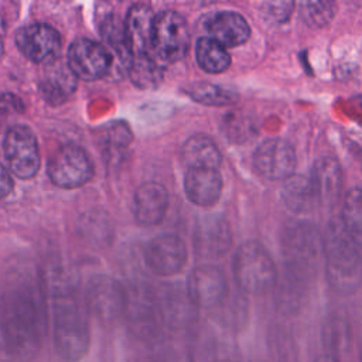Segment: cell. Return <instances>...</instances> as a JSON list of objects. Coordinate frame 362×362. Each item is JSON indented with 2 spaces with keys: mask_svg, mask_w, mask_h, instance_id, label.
<instances>
[{
  "mask_svg": "<svg viewBox=\"0 0 362 362\" xmlns=\"http://www.w3.org/2000/svg\"><path fill=\"white\" fill-rule=\"evenodd\" d=\"M184 240L174 233H164L151 239L144 249L147 267L158 276H173L187 263Z\"/></svg>",
  "mask_w": 362,
  "mask_h": 362,
  "instance_id": "cell-13",
  "label": "cell"
},
{
  "mask_svg": "<svg viewBox=\"0 0 362 362\" xmlns=\"http://www.w3.org/2000/svg\"><path fill=\"white\" fill-rule=\"evenodd\" d=\"M126 305L124 314L134 324L150 322L157 313V301L154 291L146 284H133L124 288Z\"/></svg>",
  "mask_w": 362,
  "mask_h": 362,
  "instance_id": "cell-27",
  "label": "cell"
},
{
  "mask_svg": "<svg viewBox=\"0 0 362 362\" xmlns=\"http://www.w3.org/2000/svg\"><path fill=\"white\" fill-rule=\"evenodd\" d=\"M281 198L286 206L296 214H307L321 205L310 175L293 174L288 177L283 184Z\"/></svg>",
  "mask_w": 362,
  "mask_h": 362,
  "instance_id": "cell-25",
  "label": "cell"
},
{
  "mask_svg": "<svg viewBox=\"0 0 362 362\" xmlns=\"http://www.w3.org/2000/svg\"><path fill=\"white\" fill-rule=\"evenodd\" d=\"M189 45V28L182 14L164 10L154 18L150 54L160 65L180 61Z\"/></svg>",
  "mask_w": 362,
  "mask_h": 362,
  "instance_id": "cell-6",
  "label": "cell"
},
{
  "mask_svg": "<svg viewBox=\"0 0 362 362\" xmlns=\"http://www.w3.org/2000/svg\"><path fill=\"white\" fill-rule=\"evenodd\" d=\"M88 310L100 321L110 322L124 313L126 294L124 287L115 279L98 274L93 276L85 293Z\"/></svg>",
  "mask_w": 362,
  "mask_h": 362,
  "instance_id": "cell-11",
  "label": "cell"
},
{
  "mask_svg": "<svg viewBox=\"0 0 362 362\" xmlns=\"http://www.w3.org/2000/svg\"><path fill=\"white\" fill-rule=\"evenodd\" d=\"M66 64L76 78L96 81L112 72L113 57L103 44L89 38H78L69 45Z\"/></svg>",
  "mask_w": 362,
  "mask_h": 362,
  "instance_id": "cell-9",
  "label": "cell"
},
{
  "mask_svg": "<svg viewBox=\"0 0 362 362\" xmlns=\"http://www.w3.org/2000/svg\"><path fill=\"white\" fill-rule=\"evenodd\" d=\"M281 250L286 269L311 277L324 256L322 233L307 221H291L281 232Z\"/></svg>",
  "mask_w": 362,
  "mask_h": 362,
  "instance_id": "cell-3",
  "label": "cell"
},
{
  "mask_svg": "<svg viewBox=\"0 0 362 362\" xmlns=\"http://www.w3.org/2000/svg\"><path fill=\"white\" fill-rule=\"evenodd\" d=\"M308 277L284 269L281 279L276 281L274 303L276 308L284 315H293L300 311L307 296Z\"/></svg>",
  "mask_w": 362,
  "mask_h": 362,
  "instance_id": "cell-23",
  "label": "cell"
},
{
  "mask_svg": "<svg viewBox=\"0 0 362 362\" xmlns=\"http://www.w3.org/2000/svg\"><path fill=\"white\" fill-rule=\"evenodd\" d=\"M13 361H14L13 351L10 348L7 337L0 324V362H13Z\"/></svg>",
  "mask_w": 362,
  "mask_h": 362,
  "instance_id": "cell-40",
  "label": "cell"
},
{
  "mask_svg": "<svg viewBox=\"0 0 362 362\" xmlns=\"http://www.w3.org/2000/svg\"><path fill=\"white\" fill-rule=\"evenodd\" d=\"M197 62L205 72L221 74L229 68L230 55L211 37H202L197 42Z\"/></svg>",
  "mask_w": 362,
  "mask_h": 362,
  "instance_id": "cell-29",
  "label": "cell"
},
{
  "mask_svg": "<svg viewBox=\"0 0 362 362\" xmlns=\"http://www.w3.org/2000/svg\"><path fill=\"white\" fill-rule=\"evenodd\" d=\"M225 132L230 140L243 141L255 133V122L247 115L232 112L225 117Z\"/></svg>",
  "mask_w": 362,
  "mask_h": 362,
  "instance_id": "cell-36",
  "label": "cell"
},
{
  "mask_svg": "<svg viewBox=\"0 0 362 362\" xmlns=\"http://www.w3.org/2000/svg\"><path fill=\"white\" fill-rule=\"evenodd\" d=\"M143 362H156V361H143Z\"/></svg>",
  "mask_w": 362,
  "mask_h": 362,
  "instance_id": "cell-44",
  "label": "cell"
},
{
  "mask_svg": "<svg viewBox=\"0 0 362 362\" xmlns=\"http://www.w3.org/2000/svg\"><path fill=\"white\" fill-rule=\"evenodd\" d=\"M79 229L85 239L93 245H103V240H109L112 235L110 225L105 223V216L102 214H86L82 218Z\"/></svg>",
  "mask_w": 362,
  "mask_h": 362,
  "instance_id": "cell-34",
  "label": "cell"
},
{
  "mask_svg": "<svg viewBox=\"0 0 362 362\" xmlns=\"http://www.w3.org/2000/svg\"><path fill=\"white\" fill-rule=\"evenodd\" d=\"M218 362H232V361H229V359H223V361H218Z\"/></svg>",
  "mask_w": 362,
  "mask_h": 362,
  "instance_id": "cell-43",
  "label": "cell"
},
{
  "mask_svg": "<svg viewBox=\"0 0 362 362\" xmlns=\"http://www.w3.org/2000/svg\"><path fill=\"white\" fill-rule=\"evenodd\" d=\"M3 54H4V45H3V40H1V37H0V61H1Z\"/></svg>",
  "mask_w": 362,
  "mask_h": 362,
  "instance_id": "cell-42",
  "label": "cell"
},
{
  "mask_svg": "<svg viewBox=\"0 0 362 362\" xmlns=\"http://www.w3.org/2000/svg\"><path fill=\"white\" fill-rule=\"evenodd\" d=\"M13 189V178L8 173V170H6L4 165L0 164V199L7 197Z\"/></svg>",
  "mask_w": 362,
  "mask_h": 362,
  "instance_id": "cell-39",
  "label": "cell"
},
{
  "mask_svg": "<svg viewBox=\"0 0 362 362\" xmlns=\"http://www.w3.org/2000/svg\"><path fill=\"white\" fill-rule=\"evenodd\" d=\"M294 8L293 1H269L263 4V13L274 23H284Z\"/></svg>",
  "mask_w": 362,
  "mask_h": 362,
  "instance_id": "cell-37",
  "label": "cell"
},
{
  "mask_svg": "<svg viewBox=\"0 0 362 362\" xmlns=\"http://www.w3.org/2000/svg\"><path fill=\"white\" fill-rule=\"evenodd\" d=\"M325 276L329 287L342 296L362 286V255L354 235L338 219L329 222L322 235Z\"/></svg>",
  "mask_w": 362,
  "mask_h": 362,
  "instance_id": "cell-2",
  "label": "cell"
},
{
  "mask_svg": "<svg viewBox=\"0 0 362 362\" xmlns=\"http://www.w3.org/2000/svg\"><path fill=\"white\" fill-rule=\"evenodd\" d=\"M44 293L40 283H17L7 287L0 300V324L14 361L30 362L41 349L47 331Z\"/></svg>",
  "mask_w": 362,
  "mask_h": 362,
  "instance_id": "cell-1",
  "label": "cell"
},
{
  "mask_svg": "<svg viewBox=\"0 0 362 362\" xmlns=\"http://www.w3.org/2000/svg\"><path fill=\"white\" fill-rule=\"evenodd\" d=\"M100 35L105 41V47L113 57V68L119 66L117 71H129L132 62V51L127 42L124 21H122L116 14H109L103 18L100 24Z\"/></svg>",
  "mask_w": 362,
  "mask_h": 362,
  "instance_id": "cell-24",
  "label": "cell"
},
{
  "mask_svg": "<svg viewBox=\"0 0 362 362\" xmlns=\"http://www.w3.org/2000/svg\"><path fill=\"white\" fill-rule=\"evenodd\" d=\"M185 92L197 102L204 103V105H212V106L230 105L238 98V95L233 90L225 89V88L214 85V83H206V82L194 83V85L188 86Z\"/></svg>",
  "mask_w": 362,
  "mask_h": 362,
  "instance_id": "cell-31",
  "label": "cell"
},
{
  "mask_svg": "<svg viewBox=\"0 0 362 362\" xmlns=\"http://www.w3.org/2000/svg\"><path fill=\"white\" fill-rule=\"evenodd\" d=\"M16 44L25 58L42 65L55 62L62 47L59 33L45 23H33L21 27L16 34Z\"/></svg>",
  "mask_w": 362,
  "mask_h": 362,
  "instance_id": "cell-10",
  "label": "cell"
},
{
  "mask_svg": "<svg viewBox=\"0 0 362 362\" xmlns=\"http://www.w3.org/2000/svg\"><path fill=\"white\" fill-rule=\"evenodd\" d=\"M361 362H362V354H361Z\"/></svg>",
  "mask_w": 362,
  "mask_h": 362,
  "instance_id": "cell-45",
  "label": "cell"
},
{
  "mask_svg": "<svg viewBox=\"0 0 362 362\" xmlns=\"http://www.w3.org/2000/svg\"><path fill=\"white\" fill-rule=\"evenodd\" d=\"M310 178L317 189L321 205H334L342 191V168L332 157H324L314 163Z\"/></svg>",
  "mask_w": 362,
  "mask_h": 362,
  "instance_id": "cell-21",
  "label": "cell"
},
{
  "mask_svg": "<svg viewBox=\"0 0 362 362\" xmlns=\"http://www.w3.org/2000/svg\"><path fill=\"white\" fill-rule=\"evenodd\" d=\"M156 301L157 314L170 329H184L198 318V307L192 303L187 290L165 287L160 294H156Z\"/></svg>",
  "mask_w": 362,
  "mask_h": 362,
  "instance_id": "cell-16",
  "label": "cell"
},
{
  "mask_svg": "<svg viewBox=\"0 0 362 362\" xmlns=\"http://www.w3.org/2000/svg\"><path fill=\"white\" fill-rule=\"evenodd\" d=\"M168 208V192L158 182H144L134 192V216L144 226L158 225Z\"/></svg>",
  "mask_w": 362,
  "mask_h": 362,
  "instance_id": "cell-17",
  "label": "cell"
},
{
  "mask_svg": "<svg viewBox=\"0 0 362 362\" xmlns=\"http://www.w3.org/2000/svg\"><path fill=\"white\" fill-rule=\"evenodd\" d=\"M76 76L68 64L57 59L47 65L40 79V93L52 106L62 105L76 89Z\"/></svg>",
  "mask_w": 362,
  "mask_h": 362,
  "instance_id": "cell-19",
  "label": "cell"
},
{
  "mask_svg": "<svg viewBox=\"0 0 362 362\" xmlns=\"http://www.w3.org/2000/svg\"><path fill=\"white\" fill-rule=\"evenodd\" d=\"M3 151L14 175L21 180H30L37 175L41 165V157L37 137L28 126H11L4 136Z\"/></svg>",
  "mask_w": 362,
  "mask_h": 362,
  "instance_id": "cell-8",
  "label": "cell"
},
{
  "mask_svg": "<svg viewBox=\"0 0 362 362\" xmlns=\"http://www.w3.org/2000/svg\"><path fill=\"white\" fill-rule=\"evenodd\" d=\"M69 298L58 300L54 314V345L68 362L82 359L90 345V331L83 311Z\"/></svg>",
  "mask_w": 362,
  "mask_h": 362,
  "instance_id": "cell-4",
  "label": "cell"
},
{
  "mask_svg": "<svg viewBox=\"0 0 362 362\" xmlns=\"http://www.w3.org/2000/svg\"><path fill=\"white\" fill-rule=\"evenodd\" d=\"M181 157L188 170L209 168L218 170L222 161L221 151L215 141L206 134L191 136L181 148Z\"/></svg>",
  "mask_w": 362,
  "mask_h": 362,
  "instance_id": "cell-26",
  "label": "cell"
},
{
  "mask_svg": "<svg viewBox=\"0 0 362 362\" xmlns=\"http://www.w3.org/2000/svg\"><path fill=\"white\" fill-rule=\"evenodd\" d=\"M127 72L132 82L140 89H153L163 79L161 65L151 54L133 55Z\"/></svg>",
  "mask_w": 362,
  "mask_h": 362,
  "instance_id": "cell-30",
  "label": "cell"
},
{
  "mask_svg": "<svg viewBox=\"0 0 362 362\" xmlns=\"http://www.w3.org/2000/svg\"><path fill=\"white\" fill-rule=\"evenodd\" d=\"M321 341L328 355H337L349 351L352 345V328L349 322L338 315H332L322 324Z\"/></svg>",
  "mask_w": 362,
  "mask_h": 362,
  "instance_id": "cell-28",
  "label": "cell"
},
{
  "mask_svg": "<svg viewBox=\"0 0 362 362\" xmlns=\"http://www.w3.org/2000/svg\"><path fill=\"white\" fill-rule=\"evenodd\" d=\"M0 109L1 110H11V112H21L23 107V102L11 95V93H3L0 95Z\"/></svg>",
  "mask_w": 362,
  "mask_h": 362,
  "instance_id": "cell-38",
  "label": "cell"
},
{
  "mask_svg": "<svg viewBox=\"0 0 362 362\" xmlns=\"http://www.w3.org/2000/svg\"><path fill=\"white\" fill-rule=\"evenodd\" d=\"M47 173L55 185L72 189L85 185L92 178L93 164L82 147L65 144L49 156Z\"/></svg>",
  "mask_w": 362,
  "mask_h": 362,
  "instance_id": "cell-7",
  "label": "cell"
},
{
  "mask_svg": "<svg viewBox=\"0 0 362 362\" xmlns=\"http://www.w3.org/2000/svg\"><path fill=\"white\" fill-rule=\"evenodd\" d=\"M209 37L226 47H238L250 37V27L246 18L236 11H221L208 24Z\"/></svg>",
  "mask_w": 362,
  "mask_h": 362,
  "instance_id": "cell-22",
  "label": "cell"
},
{
  "mask_svg": "<svg viewBox=\"0 0 362 362\" xmlns=\"http://www.w3.org/2000/svg\"><path fill=\"white\" fill-rule=\"evenodd\" d=\"M154 18L153 8L146 3H136L129 8L124 31L132 55L150 54Z\"/></svg>",
  "mask_w": 362,
  "mask_h": 362,
  "instance_id": "cell-18",
  "label": "cell"
},
{
  "mask_svg": "<svg viewBox=\"0 0 362 362\" xmlns=\"http://www.w3.org/2000/svg\"><path fill=\"white\" fill-rule=\"evenodd\" d=\"M257 173L269 180H287L294 174L297 157L294 147L283 139H269L253 153Z\"/></svg>",
  "mask_w": 362,
  "mask_h": 362,
  "instance_id": "cell-12",
  "label": "cell"
},
{
  "mask_svg": "<svg viewBox=\"0 0 362 362\" xmlns=\"http://www.w3.org/2000/svg\"><path fill=\"white\" fill-rule=\"evenodd\" d=\"M341 222L352 235H362V188H352L346 192Z\"/></svg>",
  "mask_w": 362,
  "mask_h": 362,
  "instance_id": "cell-33",
  "label": "cell"
},
{
  "mask_svg": "<svg viewBox=\"0 0 362 362\" xmlns=\"http://www.w3.org/2000/svg\"><path fill=\"white\" fill-rule=\"evenodd\" d=\"M232 230L225 218L206 215L197 222L194 229L195 255L202 259H218L229 252Z\"/></svg>",
  "mask_w": 362,
  "mask_h": 362,
  "instance_id": "cell-15",
  "label": "cell"
},
{
  "mask_svg": "<svg viewBox=\"0 0 362 362\" xmlns=\"http://www.w3.org/2000/svg\"><path fill=\"white\" fill-rule=\"evenodd\" d=\"M314 362H338V359L335 358V356H332V355H328V354H325V355H321V356H318Z\"/></svg>",
  "mask_w": 362,
  "mask_h": 362,
  "instance_id": "cell-41",
  "label": "cell"
},
{
  "mask_svg": "<svg viewBox=\"0 0 362 362\" xmlns=\"http://www.w3.org/2000/svg\"><path fill=\"white\" fill-rule=\"evenodd\" d=\"M233 276L238 286L249 294H263L274 287L277 270L263 245L255 240L239 246L233 257Z\"/></svg>",
  "mask_w": 362,
  "mask_h": 362,
  "instance_id": "cell-5",
  "label": "cell"
},
{
  "mask_svg": "<svg viewBox=\"0 0 362 362\" xmlns=\"http://www.w3.org/2000/svg\"><path fill=\"white\" fill-rule=\"evenodd\" d=\"M187 294L198 308H215L228 297L226 277L216 266H198L188 276Z\"/></svg>",
  "mask_w": 362,
  "mask_h": 362,
  "instance_id": "cell-14",
  "label": "cell"
},
{
  "mask_svg": "<svg viewBox=\"0 0 362 362\" xmlns=\"http://www.w3.org/2000/svg\"><path fill=\"white\" fill-rule=\"evenodd\" d=\"M132 141V133L126 123H112L103 136V150L109 153V157H115L122 153Z\"/></svg>",
  "mask_w": 362,
  "mask_h": 362,
  "instance_id": "cell-35",
  "label": "cell"
},
{
  "mask_svg": "<svg viewBox=\"0 0 362 362\" xmlns=\"http://www.w3.org/2000/svg\"><path fill=\"white\" fill-rule=\"evenodd\" d=\"M222 177L218 170L194 168L188 170L184 178L187 198L199 206L214 205L222 194Z\"/></svg>",
  "mask_w": 362,
  "mask_h": 362,
  "instance_id": "cell-20",
  "label": "cell"
},
{
  "mask_svg": "<svg viewBox=\"0 0 362 362\" xmlns=\"http://www.w3.org/2000/svg\"><path fill=\"white\" fill-rule=\"evenodd\" d=\"M337 4L334 1H303L300 4V16L303 21L314 28H321L329 24L335 17Z\"/></svg>",
  "mask_w": 362,
  "mask_h": 362,
  "instance_id": "cell-32",
  "label": "cell"
}]
</instances>
